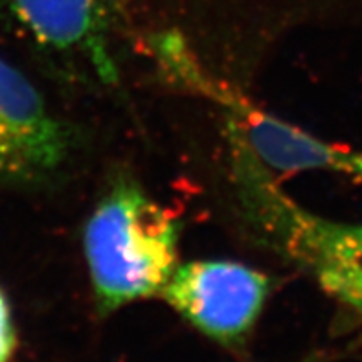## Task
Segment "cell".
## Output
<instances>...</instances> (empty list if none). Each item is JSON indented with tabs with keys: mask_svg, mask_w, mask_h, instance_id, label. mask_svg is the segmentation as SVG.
<instances>
[{
	"mask_svg": "<svg viewBox=\"0 0 362 362\" xmlns=\"http://www.w3.org/2000/svg\"><path fill=\"white\" fill-rule=\"evenodd\" d=\"M235 164L247 206L265 234L308 269L327 294L362 318V225L326 219L296 204L250 149L243 144Z\"/></svg>",
	"mask_w": 362,
	"mask_h": 362,
	"instance_id": "obj_2",
	"label": "cell"
},
{
	"mask_svg": "<svg viewBox=\"0 0 362 362\" xmlns=\"http://www.w3.org/2000/svg\"><path fill=\"white\" fill-rule=\"evenodd\" d=\"M269 293L271 280L252 267L201 259L179 263L160 296L201 333L234 346L256 326Z\"/></svg>",
	"mask_w": 362,
	"mask_h": 362,
	"instance_id": "obj_4",
	"label": "cell"
},
{
	"mask_svg": "<svg viewBox=\"0 0 362 362\" xmlns=\"http://www.w3.org/2000/svg\"><path fill=\"white\" fill-rule=\"evenodd\" d=\"M180 225L136 184L119 182L101 199L83 235L101 311L160 294L179 267Z\"/></svg>",
	"mask_w": 362,
	"mask_h": 362,
	"instance_id": "obj_1",
	"label": "cell"
},
{
	"mask_svg": "<svg viewBox=\"0 0 362 362\" xmlns=\"http://www.w3.org/2000/svg\"><path fill=\"white\" fill-rule=\"evenodd\" d=\"M74 133L33 83L0 55V184L33 186L69 162Z\"/></svg>",
	"mask_w": 362,
	"mask_h": 362,
	"instance_id": "obj_5",
	"label": "cell"
},
{
	"mask_svg": "<svg viewBox=\"0 0 362 362\" xmlns=\"http://www.w3.org/2000/svg\"><path fill=\"white\" fill-rule=\"evenodd\" d=\"M340 173L354 175L357 179H362V151H348V149H344Z\"/></svg>",
	"mask_w": 362,
	"mask_h": 362,
	"instance_id": "obj_7",
	"label": "cell"
},
{
	"mask_svg": "<svg viewBox=\"0 0 362 362\" xmlns=\"http://www.w3.org/2000/svg\"><path fill=\"white\" fill-rule=\"evenodd\" d=\"M6 4L37 48L85 69L101 83L115 81L112 0H6Z\"/></svg>",
	"mask_w": 362,
	"mask_h": 362,
	"instance_id": "obj_6",
	"label": "cell"
},
{
	"mask_svg": "<svg viewBox=\"0 0 362 362\" xmlns=\"http://www.w3.org/2000/svg\"><path fill=\"white\" fill-rule=\"evenodd\" d=\"M156 59L180 87L206 98L228 112L232 131L247 142L250 153L272 175H294L311 170L340 171L344 155L342 147L318 140L257 107L243 92L208 72L180 37H160Z\"/></svg>",
	"mask_w": 362,
	"mask_h": 362,
	"instance_id": "obj_3",
	"label": "cell"
}]
</instances>
